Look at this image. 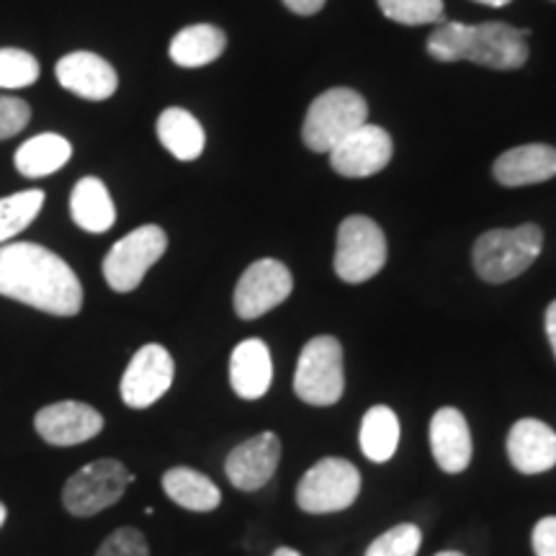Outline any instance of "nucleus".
Wrapping results in <instances>:
<instances>
[{"label":"nucleus","mask_w":556,"mask_h":556,"mask_svg":"<svg viewBox=\"0 0 556 556\" xmlns=\"http://www.w3.org/2000/svg\"><path fill=\"white\" fill-rule=\"evenodd\" d=\"M0 296L54 317H73L83 309L80 278L58 253L37 242L0 245Z\"/></svg>","instance_id":"nucleus-1"},{"label":"nucleus","mask_w":556,"mask_h":556,"mask_svg":"<svg viewBox=\"0 0 556 556\" xmlns=\"http://www.w3.org/2000/svg\"><path fill=\"white\" fill-rule=\"evenodd\" d=\"M544 248V232L539 225L513 229H490L475 242V270L486 283H505L533 266Z\"/></svg>","instance_id":"nucleus-2"},{"label":"nucleus","mask_w":556,"mask_h":556,"mask_svg":"<svg viewBox=\"0 0 556 556\" xmlns=\"http://www.w3.org/2000/svg\"><path fill=\"white\" fill-rule=\"evenodd\" d=\"M368 119L364 96L353 88H330L307 109L302 139L309 150L330 152L340 139L356 131Z\"/></svg>","instance_id":"nucleus-3"},{"label":"nucleus","mask_w":556,"mask_h":556,"mask_svg":"<svg viewBox=\"0 0 556 556\" xmlns=\"http://www.w3.org/2000/svg\"><path fill=\"white\" fill-rule=\"evenodd\" d=\"M345 389L343 374V345L332 336H317L302 348L296 371L294 392L307 405L330 407L340 402Z\"/></svg>","instance_id":"nucleus-4"},{"label":"nucleus","mask_w":556,"mask_h":556,"mask_svg":"<svg viewBox=\"0 0 556 556\" xmlns=\"http://www.w3.org/2000/svg\"><path fill=\"white\" fill-rule=\"evenodd\" d=\"M135 482V475L116 458H99L75 471L62 486V505L70 516L90 518L99 516L101 510L116 505Z\"/></svg>","instance_id":"nucleus-5"},{"label":"nucleus","mask_w":556,"mask_h":556,"mask_svg":"<svg viewBox=\"0 0 556 556\" xmlns=\"http://www.w3.org/2000/svg\"><path fill=\"white\" fill-rule=\"evenodd\" d=\"M361 492V471L345 458H323L296 486V505L309 516L348 510Z\"/></svg>","instance_id":"nucleus-6"},{"label":"nucleus","mask_w":556,"mask_h":556,"mask_svg":"<svg viewBox=\"0 0 556 556\" xmlns=\"http://www.w3.org/2000/svg\"><path fill=\"white\" fill-rule=\"evenodd\" d=\"M168 250V235L157 225H142L127 238H122L103 258V278L114 291L129 294L135 291L148 270L163 258Z\"/></svg>","instance_id":"nucleus-7"},{"label":"nucleus","mask_w":556,"mask_h":556,"mask_svg":"<svg viewBox=\"0 0 556 556\" xmlns=\"http://www.w3.org/2000/svg\"><path fill=\"white\" fill-rule=\"evenodd\" d=\"M387 263V238L374 219L353 217L343 219L338 229L336 248V274L345 283H364L384 268Z\"/></svg>","instance_id":"nucleus-8"},{"label":"nucleus","mask_w":556,"mask_h":556,"mask_svg":"<svg viewBox=\"0 0 556 556\" xmlns=\"http://www.w3.org/2000/svg\"><path fill=\"white\" fill-rule=\"evenodd\" d=\"M291 289H294V278L281 261H255L253 266L245 268L238 289H235V312L242 319H258L281 302H287Z\"/></svg>","instance_id":"nucleus-9"},{"label":"nucleus","mask_w":556,"mask_h":556,"mask_svg":"<svg viewBox=\"0 0 556 556\" xmlns=\"http://www.w3.org/2000/svg\"><path fill=\"white\" fill-rule=\"evenodd\" d=\"M176 379V364L163 345H142L122 377V400L131 409H144L168 392Z\"/></svg>","instance_id":"nucleus-10"},{"label":"nucleus","mask_w":556,"mask_h":556,"mask_svg":"<svg viewBox=\"0 0 556 556\" xmlns=\"http://www.w3.org/2000/svg\"><path fill=\"white\" fill-rule=\"evenodd\" d=\"M394 144L387 129L377 127V124H361L356 131H351L345 139L332 148L330 165L332 170L345 178H368L377 176L392 160Z\"/></svg>","instance_id":"nucleus-11"},{"label":"nucleus","mask_w":556,"mask_h":556,"mask_svg":"<svg viewBox=\"0 0 556 556\" xmlns=\"http://www.w3.org/2000/svg\"><path fill=\"white\" fill-rule=\"evenodd\" d=\"M34 428L52 446H78L103 430V415L86 402H54L41 407Z\"/></svg>","instance_id":"nucleus-12"},{"label":"nucleus","mask_w":556,"mask_h":556,"mask_svg":"<svg viewBox=\"0 0 556 556\" xmlns=\"http://www.w3.org/2000/svg\"><path fill=\"white\" fill-rule=\"evenodd\" d=\"M281 458V441L276 433H258L242 441L225 462V475L240 492H255L270 482Z\"/></svg>","instance_id":"nucleus-13"},{"label":"nucleus","mask_w":556,"mask_h":556,"mask_svg":"<svg viewBox=\"0 0 556 556\" xmlns=\"http://www.w3.org/2000/svg\"><path fill=\"white\" fill-rule=\"evenodd\" d=\"M475 65L490 70H518L528 60V45L523 29L490 21V24L471 26V37L467 47V58Z\"/></svg>","instance_id":"nucleus-14"},{"label":"nucleus","mask_w":556,"mask_h":556,"mask_svg":"<svg viewBox=\"0 0 556 556\" xmlns=\"http://www.w3.org/2000/svg\"><path fill=\"white\" fill-rule=\"evenodd\" d=\"M507 458L520 475H544L556 467V433L536 417H523L507 433Z\"/></svg>","instance_id":"nucleus-15"},{"label":"nucleus","mask_w":556,"mask_h":556,"mask_svg":"<svg viewBox=\"0 0 556 556\" xmlns=\"http://www.w3.org/2000/svg\"><path fill=\"white\" fill-rule=\"evenodd\" d=\"M58 80L70 93L86 101H106L116 93L119 78L106 60L93 52H73L58 62Z\"/></svg>","instance_id":"nucleus-16"},{"label":"nucleus","mask_w":556,"mask_h":556,"mask_svg":"<svg viewBox=\"0 0 556 556\" xmlns=\"http://www.w3.org/2000/svg\"><path fill=\"white\" fill-rule=\"evenodd\" d=\"M430 448L435 464L446 475H462L471 464V430L456 407H441L430 420Z\"/></svg>","instance_id":"nucleus-17"},{"label":"nucleus","mask_w":556,"mask_h":556,"mask_svg":"<svg viewBox=\"0 0 556 556\" xmlns=\"http://www.w3.org/2000/svg\"><path fill=\"white\" fill-rule=\"evenodd\" d=\"M492 176L500 186H536L556 176V148L552 144H520L503 152L492 165Z\"/></svg>","instance_id":"nucleus-18"},{"label":"nucleus","mask_w":556,"mask_h":556,"mask_svg":"<svg viewBox=\"0 0 556 556\" xmlns=\"http://www.w3.org/2000/svg\"><path fill=\"white\" fill-rule=\"evenodd\" d=\"M274 381V361L261 338L242 340L229 356V384L242 400H261Z\"/></svg>","instance_id":"nucleus-19"},{"label":"nucleus","mask_w":556,"mask_h":556,"mask_svg":"<svg viewBox=\"0 0 556 556\" xmlns=\"http://www.w3.org/2000/svg\"><path fill=\"white\" fill-rule=\"evenodd\" d=\"M70 214H73L75 225L86 232H109L116 222V208L103 180L93 176L78 180L73 197H70Z\"/></svg>","instance_id":"nucleus-20"},{"label":"nucleus","mask_w":556,"mask_h":556,"mask_svg":"<svg viewBox=\"0 0 556 556\" xmlns=\"http://www.w3.org/2000/svg\"><path fill=\"white\" fill-rule=\"evenodd\" d=\"M163 490L173 503L191 513H212L222 503L219 486L189 467H173L163 475Z\"/></svg>","instance_id":"nucleus-21"},{"label":"nucleus","mask_w":556,"mask_h":556,"mask_svg":"<svg viewBox=\"0 0 556 556\" xmlns=\"http://www.w3.org/2000/svg\"><path fill=\"white\" fill-rule=\"evenodd\" d=\"M227 50V34L214 24H193L170 41V60L180 67H204Z\"/></svg>","instance_id":"nucleus-22"},{"label":"nucleus","mask_w":556,"mask_h":556,"mask_svg":"<svg viewBox=\"0 0 556 556\" xmlns=\"http://www.w3.org/2000/svg\"><path fill=\"white\" fill-rule=\"evenodd\" d=\"M157 137L163 142V148L170 152L173 157L184 160H197L204 152L206 135L204 127L197 122V116L189 114L186 109H165L157 119Z\"/></svg>","instance_id":"nucleus-23"},{"label":"nucleus","mask_w":556,"mask_h":556,"mask_svg":"<svg viewBox=\"0 0 556 556\" xmlns=\"http://www.w3.org/2000/svg\"><path fill=\"white\" fill-rule=\"evenodd\" d=\"M361 451L368 462L384 464L397 454L400 446V417L392 407L377 405L371 407L364 415V422H361Z\"/></svg>","instance_id":"nucleus-24"},{"label":"nucleus","mask_w":556,"mask_h":556,"mask_svg":"<svg viewBox=\"0 0 556 556\" xmlns=\"http://www.w3.org/2000/svg\"><path fill=\"white\" fill-rule=\"evenodd\" d=\"M73 155V148L60 135H37L16 150V170L26 178H45L58 173Z\"/></svg>","instance_id":"nucleus-25"},{"label":"nucleus","mask_w":556,"mask_h":556,"mask_svg":"<svg viewBox=\"0 0 556 556\" xmlns=\"http://www.w3.org/2000/svg\"><path fill=\"white\" fill-rule=\"evenodd\" d=\"M41 206H45V191L39 189H29L0 199V245L24 232L37 219Z\"/></svg>","instance_id":"nucleus-26"},{"label":"nucleus","mask_w":556,"mask_h":556,"mask_svg":"<svg viewBox=\"0 0 556 556\" xmlns=\"http://www.w3.org/2000/svg\"><path fill=\"white\" fill-rule=\"evenodd\" d=\"M471 26L462 21H443L428 37V54L438 62H458L467 58Z\"/></svg>","instance_id":"nucleus-27"},{"label":"nucleus","mask_w":556,"mask_h":556,"mask_svg":"<svg viewBox=\"0 0 556 556\" xmlns=\"http://www.w3.org/2000/svg\"><path fill=\"white\" fill-rule=\"evenodd\" d=\"M379 9L389 21L405 26L443 24V0H379Z\"/></svg>","instance_id":"nucleus-28"},{"label":"nucleus","mask_w":556,"mask_h":556,"mask_svg":"<svg viewBox=\"0 0 556 556\" xmlns=\"http://www.w3.org/2000/svg\"><path fill=\"white\" fill-rule=\"evenodd\" d=\"M39 78V62L34 54L5 47L0 50V88H29Z\"/></svg>","instance_id":"nucleus-29"},{"label":"nucleus","mask_w":556,"mask_h":556,"mask_svg":"<svg viewBox=\"0 0 556 556\" xmlns=\"http://www.w3.org/2000/svg\"><path fill=\"white\" fill-rule=\"evenodd\" d=\"M420 544H422L420 528L413 523H400L374 539L366 548V556H417Z\"/></svg>","instance_id":"nucleus-30"},{"label":"nucleus","mask_w":556,"mask_h":556,"mask_svg":"<svg viewBox=\"0 0 556 556\" xmlns=\"http://www.w3.org/2000/svg\"><path fill=\"white\" fill-rule=\"evenodd\" d=\"M96 556H150V546L137 528H116Z\"/></svg>","instance_id":"nucleus-31"},{"label":"nucleus","mask_w":556,"mask_h":556,"mask_svg":"<svg viewBox=\"0 0 556 556\" xmlns=\"http://www.w3.org/2000/svg\"><path fill=\"white\" fill-rule=\"evenodd\" d=\"M31 119L29 103L13 99V96H0V139L16 137L26 129Z\"/></svg>","instance_id":"nucleus-32"},{"label":"nucleus","mask_w":556,"mask_h":556,"mask_svg":"<svg viewBox=\"0 0 556 556\" xmlns=\"http://www.w3.org/2000/svg\"><path fill=\"white\" fill-rule=\"evenodd\" d=\"M533 552L536 556H556V516L541 518L533 528Z\"/></svg>","instance_id":"nucleus-33"},{"label":"nucleus","mask_w":556,"mask_h":556,"mask_svg":"<svg viewBox=\"0 0 556 556\" xmlns=\"http://www.w3.org/2000/svg\"><path fill=\"white\" fill-rule=\"evenodd\" d=\"M328 0H283V5L296 16H315V13L323 11V5Z\"/></svg>","instance_id":"nucleus-34"},{"label":"nucleus","mask_w":556,"mask_h":556,"mask_svg":"<svg viewBox=\"0 0 556 556\" xmlns=\"http://www.w3.org/2000/svg\"><path fill=\"white\" fill-rule=\"evenodd\" d=\"M546 336H548V343H552V351L556 356V302L548 304V309H546Z\"/></svg>","instance_id":"nucleus-35"},{"label":"nucleus","mask_w":556,"mask_h":556,"mask_svg":"<svg viewBox=\"0 0 556 556\" xmlns=\"http://www.w3.org/2000/svg\"><path fill=\"white\" fill-rule=\"evenodd\" d=\"M477 3H482V5H490V9H503V5L510 3V0H477Z\"/></svg>","instance_id":"nucleus-36"},{"label":"nucleus","mask_w":556,"mask_h":556,"mask_svg":"<svg viewBox=\"0 0 556 556\" xmlns=\"http://www.w3.org/2000/svg\"><path fill=\"white\" fill-rule=\"evenodd\" d=\"M274 556H302V554L294 552V548H289V546H281V548H276Z\"/></svg>","instance_id":"nucleus-37"},{"label":"nucleus","mask_w":556,"mask_h":556,"mask_svg":"<svg viewBox=\"0 0 556 556\" xmlns=\"http://www.w3.org/2000/svg\"><path fill=\"white\" fill-rule=\"evenodd\" d=\"M5 518H9V510H5V505L0 503V528H3V523H5Z\"/></svg>","instance_id":"nucleus-38"},{"label":"nucleus","mask_w":556,"mask_h":556,"mask_svg":"<svg viewBox=\"0 0 556 556\" xmlns=\"http://www.w3.org/2000/svg\"><path fill=\"white\" fill-rule=\"evenodd\" d=\"M435 556H464V554H458V552H441V554H435Z\"/></svg>","instance_id":"nucleus-39"}]
</instances>
